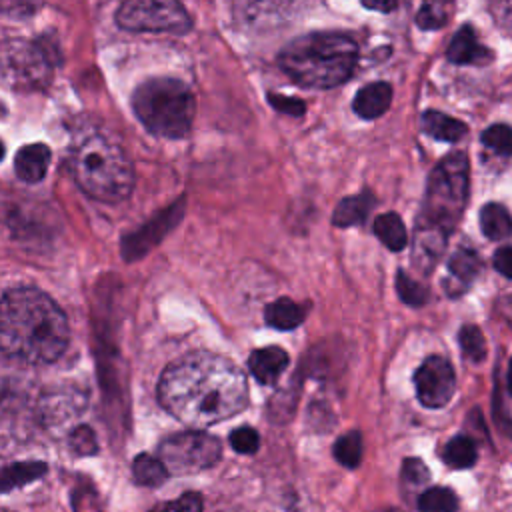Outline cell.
I'll use <instances>...</instances> for the list:
<instances>
[{"mask_svg": "<svg viewBox=\"0 0 512 512\" xmlns=\"http://www.w3.org/2000/svg\"><path fill=\"white\" fill-rule=\"evenodd\" d=\"M158 400L180 422L206 428L246 408L248 382L232 360L212 352H192L162 372Z\"/></svg>", "mask_w": 512, "mask_h": 512, "instance_id": "1", "label": "cell"}, {"mask_svg": "<svg viewBox=\"0 0 512 512\" xmlns=\"http://www.w3.org/2000/svg\"><path fill=\"white\" fill-rule=\"evenodd\" d=\"M70 340L62 308L42 290L20 286L0 298V352L24 364L58 360Z\"/></svg>", "mask_w": 512, "mask_h": 512, "instance_id": "2", "label": "cell"}, {"mask_svg": "<svg viewBox=\"0 0 512 512\" xmlns=\"http://www.w3.org/2000/svg\"><path fill=\"white\" fill-rule=\"evenodd\" d=\"M358 62L356 42L340 32H310L290 40L278 54L280 68L300 86L334 88L344 84Z\"/></svg>", "mask_w": 512, "mask_h": 512, "instance_id": "3", "label": "cell"}, {"mask_svg": "<svg viewBox=\"0 0 512 512\" xmlns=\"http://www.w3.org/2000/svg\"><path fill=\"white\" fill-rule=\"evenodd\" d=\"M72 178L90 198L116 204L130 196L134 168L120 144L104 134H88L70 152Z\"/></svg>", "mask_w": 512, "mask_h": 512, "instance_id": "4", "label": "cell"}, {"mask_svg": "<svg viewBox=\"0 0 512 512\" xmlns=\"http://www.w3.org/2000/svg\"><path fill=\"white\" fill-rule=\"evenodd\" d=\"M468 158L464 152H450L430 172L418 234L442 238L454 230L468 202Z\"/></svg>", "mask_w": 512, "mask_h": 512, "instance_id": "5", "label": "cell"}, {"mask_svg": "<svg viewBox=\"0 0 512 512\" xmlns=\"http://www.w3.org/2000/svg\"><path fill=\"white\" fill-rule=\"evenodd\" d=\"M138 120L162 138L188 136L194 120V94L178 78H148L132 94Z\"/></svg>", "mask_w": 512, "mask_h": 512, "instance_id": "6", "label": "cell"}, {"mask_svg": "<svg viewBox=\"0 0 512 512\" xmlns=\"http://www.w3.org/2000/svg\"><path fill=\"white\" fill-rule=\"evenodd\" d=\"M52 60L40 42L26 38L0 40V84L14 92H32L48 84Z\"/></svg>", "mask_w": 512, "mask_h": 512, "instance_id": "7", "label": "cell"}, {"mask_svg": "<svg viewBox=\"0 0 512 512\" xmlns=\"http://www.w3.org/2000/svg\"><path fill=\"white\" fill-rule=\"evenodd\" d=\"M222 456L220 440L208 432L190 430L168 436L158 446V460L168 474H192L218 464Z\"/></svg>", "mask_w": 512, "mask_h": 512, "instance_id": "8", "label": "cell"}, {"mask_svg": "<svg viewBox=\"0 0 512 512\" xmlns=\"http://www.w3.org/2000/svg\"><path fill=\"white\" fill-rule=\"evenodd\" d=\"M116 22L130 32L186 34L192 20L186 8L174 0H130L116 12Z\"/></svg>", "mask_w": 512, "mask_h": 512, "instance_id": "9", "label": "cell"}, {"mask_svg": "<svg viewBox=\"0 0 512 512\" xmlns=\"http://www.w3.org/2000/svg\"><path fill=\"white\" fill-rule=\"evenodd\" d=\"M416 394L422 406L442 408L456 390V376L450 362L442 356H428L414 374Z\"/></svg>", "mask_w": 512, "mask_h": 512, "instance_id": "10", "label": "cell"}, {"mask_svg": "<svg viewBox=\"0 0 512 512\" xmlns=\"http://www.w3.org/2000/svg\"><path fill=\"white\" fill-rule=\"evenodd\" d=\"M180 214H182V204H172L164 212L156 214L150 222H146L140 230L126 236L122 242L124 258L134 260L146 254L180 220Z\"/></svg>", "mask_w": 512, "mask_h": 512, "instance_id": "11", "label": "cell"}, {"mask_svg": "<svg viewBox=\"0 0 512 512\" xmlns=\"http://www.w3.org/2000/svg\"><path fill=\"white\" fill-rule=\"evenodd\" d=\"M446 58L452 64H480L482 66L492 60V52L478 42L474 28L466 24L454 34L452 42L448 44Z\"/></svg>", "mask_w": 512, "mask_h": 512, "instance_id": "12", "label": "cell"}, {"mask_svg": "<svg viewBox=\"0 0 512 512\" xmlns=\"http://www.w3.org/2000/svg\"><path fill=\"white\" fill-rule=\"evenodd\" d=\"M286 366H288V354L280 346L258 348L248 358V368L252 376L264 386L276 384V380L280 378Z\"/></svg>", "mask_w": 512, "mask_h": 512, "instance_id": "13", "label": "cell"}, {"mask_svg": "<svg viewBox=\"0 0 512 512\" xmlns=\"http://www.w3.org/2000/svg\"><path fill=\"white\" fill-rule=\"evenodd\" d=\"M50 166V148L42 142L28 144L18 150L14 158V170L24 182H40Z\"/></svg>", "mask_w": 512, "mask_h": 512, "instance_id": "14", "label": "cell"}, {"mask_svg": "<svg viewBox=\"0 0 512 512\" xmlns=\"http://www.w3.org/2000/svg\"><path fill=\"white\" fill-rule=\"evenodd\" d=\"M392 102V86L388 82H372L368 86H362L352 102L354 112L360 118H378L382 116Z\"/></svg>", "mask_w": 512, "mask_h": 512, "instance_id": "15", "label": "cell"}, {"mask_svg": "<svg viewBox=\"0 0 512 512\" xmlns=\"http://www.w3.org/2000/svg\"><path fill=\"white\" fill-rule=\"evenodd\" d=\"M46 474L44 462H8L0 458V492H10Z\"/></svg>", "mask_w": 512, "mask_h": 512, "instance_id": "16", "label": "cell"}, {"mask_svg": "<svg viewBox=\"0 0 512 512\" xmlns=\"http://www.w3.org/2000/svg\"><path fill=\"white\" fill-rule=\"evenodd\" d=\"M422 130L436 140L458 142L466 134V124L438 110H426L422 114Z\"/></svg>", "mask_w": 512, "mask_h": 512, "instance_id": "17", "label": "cell"}, {"mask_svg": "<svg viewBox=\"0 0 512 512\" xmlns=\"http://www.w3.org/2000/svg\"><path fill=\"white\" fill-rule=\"evenodd\" d=\"M372 206H374V196L370 192H362L358 196H348V198L340 200V204L336 206L332 222L340 228L358 226L366 220Z\"/></svg>", "mask_w": 512, "mask_h": 512, "instance_id": "18", "label": "cell"}, {"mask_svg": "<svg viewBox=\"0 0 512 512\" xmlns=\"http://www.w3.org/2000/svg\"><path fill=\"white\" fill-rule=\"evenodd\" d=\"M374 234L392 252L402 250L406 246V242H408L406 226H404L402 218L396 212H384V214L376 216V220H374Z\"/></svg>", "mask_w": 512, "mask_h": 512, "instance_id": "19", "label": "cell"}, {"mask_svg": "<svg viewBox=\"0 0 512 512\" xmlns=\"http://www.w3.org/2000/svg\"><path fill=\"white\" fill-rule=\"evenodd\" d=\"M264 318L272 328L292 330L304 320V310L290 298H278L266 306Z\"/></svg>", "mask_w": 512, "mask_h": 512, "instance_id": "20", "label": "cell"}, {"mask_svg": "<svg viewBox=\"0 0 512 512\" xmlns=\"http://www.w3.org/2000/svg\"><path fill=\"white\" fill-rule=\"evenodd\" d=\"M480 228L490 240H506L510 236V214L502 204L490 202L480 210Z\"/></svg>", "mask_w": 512, "mask_h": 512, "instance_id": "21", "label": "cell"}, {"mask_svg": "<svg viewBox=\"0 0 512 512\" xmlns=\"http://www.w3.org/2000/svg\"><path fill=\"white\" fill-rule=\"evenodd\" d=\"M442 458L452 468H458V470L470 468V466H474V462L478 458L476 442L466 434H458L452 440H448V444L444 446Z\"/></svg>", "mask_w": 512, "mask_h": 512, "instance_id": "22", "label": "cell"}, {"mask_svg": "<svg viewBox=\"0 0 512 512\" xmlns=\"http://www.w3.org/2000/svg\"><path fill=\"white\" fill-rule=\"evenodd\" d=\"M132 474H134V480L140 486H148V488L160 486L168 478V472H166L164 464L156 456H150V454H138L134 458Z\"/></svg>", "mask_w": 512, "mask_h": 512, "instance_id": "23", "label": "cell"}, {"mask_svg": "<svg viewBox=\"0 0 512 512\" xmlns=\"http://www.w3.org/2000/svg\"><path fill=\"white\" fill-rule=\"evenodd\" d=\"M448 268L452 272L454 278H458L464 286L470 284L472 280H476V276L480 274L482 262L478 258V254L470 248H458L450 260H448Z\"/></svg>", "mask_w": 512, "mask_h": 512, "instance_id": "24", "label": "cell"}, {"mask_svg": "<svg viewBox=\"0 0 512 512\" xmlns=\"http://www.w3.org/2000/svg\"><path fill=\"white\" fill-rule=\"evenodd\" d=\"M458 498L446 486H432L418 498V512H456Z\"/></svg>", "mask_w": 512, "mask_h": 512, "instance_id": "25", "label": "cell"}, {"mask_svg": "<svg viewBox=\"0 0 512 512\" xmlns=\"http://www.w3.org/2000/svg\"><path fill=\"white\" fill-rule=\"evenodd\" d=\"M362 448H364V446H362V436H360V432L350 430V432L342 434V436L336 440L332 452H334V458H336L344 468H356V466L360 464V460H362Z\"/></svg>", "mask_w": 512, "mask_h": 512, "instance_id": "26", "label": "cell"}, {"mask_svg": "<svg viewBox=\"0 0 512 512\" xmlns=\"http://www.w3.org/2000/svg\"><path fill=\"white\" fill-rule=\"evenodd\" d=\"M458 342L462 348V354L472 362H482L486 358V340L478 326L466 324L460 328Z\"/></svg>", "mask_w": 512, "mask_h": 512, "instance_id": "27", "label": "cell"}, {"mask_svg": "<svg viewBox=\"0 0 512 512\" xmlns=\"http://www.w3.org/2000/svg\"><path fill=\"white\" fill-rule=\"evenodd\" d=\"M396 288H398V296L408 306H424L428 300L426 288L422 284H418L414 278H410L404 270H398V274H396Z\"/></svg>", "mask_w": 512, "mask_h": 512, "instance_id": "28", "label": "cell"}, {"mask_svg": "<svg viewBox=\"0 0 512 512\" xmlns=\"http://www.w3.org/2000/svg\"><path fill=\"white\" fill-rule=\"evenodd\" d=\"M482 144L490 150H494L496 154L508 156L510 154V144H512V134L510 128L506 124H492L488 126L482 136H480Z\"/></svg>", "mask_w": 512, "mask_h": 512, "instance_id": "29", "label": "cell"}, {"mask_svg": "<svg viewBox=\"0 0 512 512\" xmlns=\"http://www.w3.org/2000/svg\"><path fill=\"white\" fill-rule=\"evenodd\" d=\"M446 20H448V12L444 4H422V8L416 14V24L424 30L442 28Z\"/></svg>", "mask_w": 512, "mask_h": 512, "instance_id": "30", "label": "cell"}, {"mask_svg": "<svg viewBox=\"0 0 512 512\" xmlns=\"http://www.w3.org/2000/svg\"><path fill=\"white\" fill-rule=\"evenodd\" d=\"M230 446L240 454H254L260 446V436L250 426H240L230 434Z\"/></svg>", "mask_w": 512, "mask_h": 512, "instance_id": "31", "label": "cell"}, {"mask_svg": "<svg viewBox=\"0 0 512 512\" xmlns=\"http://www.w3.org/2000/svg\"><path fill=\"white\" fill-rule=\"evenodd\" d=\"M70 448L80 454V456H90L98 450L96 444V436L92 432V428L88 426H78L72 434H70Z\"/></svg>", "mask_w": 512, "mask_h": 512, "instance_id": "32", "label": "cell"}, {"mask_svg": "<svg viewBox=\"0 0 512 512\" xmlns=\"http://www.w3.org/2000/svg\"><path fill=\"white\" fill-rule=\"evenodd\" d=\"M402 480L406 484H412V486H420V484H426L430 474H428V468L424 466L422 460L418 458H406L402 462Z\"/></svg>", "mask_w": 512, "mask_h": 512, "instance_id": "33", "label": "cell"}, {"mask_svg": "<svg viewBox=\"0 0 512 512\" xmlns=\"http://www.w3.org/2000/svg\"><path fill=\"white\" fill-rule=\"evenodd\" d=\"M168 512H204L202 496L198 492H186L178 500L168 502Z\"/></svg>", "mask_w": 512, "mask_h": 512, "instance_id": "34", "label": "cell"}, {"mask_svg": "<svg viewBox=\"0 0 512 512\" xmlns=\"http://www.w3.org/2000/svg\"><path fill=\"white\" fill-rule=\"evenodd\" d=\"M268 102H270L276 110H280V112H284V114H292V116H300V114H304V110H306V104H304L302 100H298V98H288V96H280V94H268Z\"/></svg>", "mask_w": 512, "mask_h": 512, "instance_id": "35", "label": "cell"}, {"mask_svg": "<svg viewBox=\"0 0 512 512\" xmlns=\"http://www.w3.org/2000/svg\"><path fill=\"white\" fill-rule=\"evenodd\" d=\"M512 256H510V248L508 246H502L500 250H496L494 254V266L496 270L502 274V276H510V270H512Z\"/></svg>", "mask_w": 512, "mask_h": 512, "instance_id": "36", "label": "cell"}, {"mask_svg": "<svg viewBox=\"0 0 512 512\" xmlns=\"http://www.w3.org/2000/svg\"><path fill=\"white\" fill-rule=\"evenodd\" d=\"M366 8L370 10H380V12H390L396 8V2H384V4H372V2H364Z\"/></svg>", "mask_w": 512, "mask_h": 512, "instance_id": "37", "label": "cell"}, {"mask_svg": "<svg viewBox=\"0 0 512 512\" xmlns=\"http://www.w3.org/2000/svg\"><path fill=\"white\" fill-rule=\"evenodd\" d=\"M150 512H168V502H164V504H158V506H154Z\"/></svg>", "mask_w": 512, "mask_h": 512, "instance_id": "38", "label": "cell"}, {"mask_svg": "<svg viewBox=\"0 0 512 512\" xmlns=\"http://www.w3.org/2000/svg\"><path fill=\"white\" fill-rule=\"evenodd\" d=\"M2 156H4V144L0 142V160H2Z\"/></svg>", "mask_w": 512, "mask_h": 512, "instance_id": "39", "label": "cell"}]
</instances>
